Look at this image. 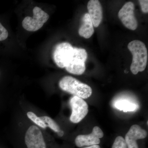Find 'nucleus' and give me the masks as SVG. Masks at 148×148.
I'll use <instances>...</instances> for the list:
<instances>
[{
    "instance_id": "f257e3e1",
    "label": "nucleus",
    "mask_w": 148,
    "mask_h": 148,
    "mask_svg": "<svg viewBox=\"0 0 148 148\" xmlns=\"http://www.w3.org/2000/svg\"><path fill=\"white\" fill-rule=\"evenodd\" d=\"M127 48L132 55L130 71L134 75L143 72L146 69L148 61V52L145 45L141 41L135 40L130 42Z\"/></svg>"
},
{
    "instance_id": "f03ea898",
    "label": "nucleus",
    "mask_w": 148,
    "mask_h": 148,
    "mask_svg": "<svg viewBox=\"0 0 148 148\" xmlns=\"http://www.w3.org/2000/svg\"><path fill=\"white\" fill-rule=\"evenodd\" d=\"M60 88L64 91L82 99H87L92 93L91 88L70 76L63 77L59 82Z\"/></svg>"
},
{
    "instance_id": "7ed1b4c3",
    "label": "nucleus",
    "mask_w": 148,
    "mask_h": 148,
    "mask_svg": "<svg viewBox=\"0 0 148 148\" xmlns=\"http://www.w3.org/2000/svg\"><path fill=\"white\" fill-rule=\"evenodd\" d=\"M87 56L84 49L74 47L73 56L65 68L67 71L74 75H82L85 71V62Z\"/></svg>"
},
{
    "instance_id": "20e7f679",
    "label": "nucleus",
    "mask_w": 148,
    "mask_h": 148,
    "mask_svg": "<svg viewBox=\"0 0 148 148\" xmlns=\"http://www.w3.org/2000/svg\"><path fill=\"white\" fill-rule=\"evenodd\" d=\"M34 16H27L22 22V27L29 32H36L41 29L49 18V16L38 7L33 9Z\"/></svg>"
},
{
    "instance_id": "39448f33",
    "label": "nucleus",
    "mask_w": 148,
    "mask_h": 148,
    "mask_svg": "<svg viewBox=\"0 0 148 148\" xmlns=\"http://www.w3.org/2000/svg\"><path fill=\"white\" fill-rule=\"evenodd\" d=\"M74 47L69 42L58 44L54 48L53 56L54 62L60 68H65L71 58Z\"/></svg>"
},
{
    "instance_id": "423d86ee",
    "label": "nucleus",
    "mask_w": 148,
    "mask_h": 148,
    "mask_svg": "<svg viewBox=\"0 0 148 148\" xmlns=\"http://www.w3.org/2000/svg\"><path fill=\"white\" fill-rule=\"evenodd\" d=\"M72 109L70 121L73 123H78L87 115L88 112V105L82 98L73 96L70 100Z\"/></svg>"
},
{
    "instance_id": "0eeeda50",
    "label": "nucleus",
    "mask_w": 148,
    "mask_h": 148,
    "mask_svg": "<svg viewBox=\"0 0 148 148\" xmlns=\"http://www.w3.org/2000/svg\"><path fill=\"white\" fill-rule=\"evenodd\" d=\"M24 140L27 148H46L42 132L36 125H32L28 128Z\"/></svg>"
},
{
    "instance_id": "6e6552de",
    "label": "nucleus",
    "mask_w": 148,
    "mask_h": 148,
    "mask_svg": "<svg viewBox=\"0 0 148 148\" xmlns=\"http://www.w3.org/2000/svg\"><path fill=\"white\" fill-rule=\"evenodd\" d=\"M134 5L132 2L125 3L118 13V16L123 25L130 30L134 31L138 26V21L134 15Z\"/></svg>"
},
{
    "instance_id": "1a4fd4ad",
    "label": "nucleus",
    "mask_w": 148,
    "mask_h": 148,
    "mask_svg": "<svg viewBox=\"0 0 148 148\" xmlns=\"http://www.w3.org/2000/svg\"><path fill=\"white\" fill-rule=\"evenodd\" d=\"M104 136V133L98 126H95L92 132L88 135H80L77 136L75 144L78 147L98 145L101 143L100 139Z\"/></svg>"
},
{
    "instance_id": "9d476101",
    "label": "nucleus",
    "mask_w": 148,
    "mask_h": 148,
    "mask_svg": "<svg viewBox=\"0 0 148 148\" xmlns=\"http://www.w3.org/2000/svg\"><path fill=\"white\" fill-rule=\"evenodd\" d=\"M147 132L138 125H132L125 136V142L127 148H139L137 140L145 139Z\"/></svg>"
},
{
    "instance_id": "9b49d317",
    "label": "nucleus",
    "mask_w": 148,
    "mask_h": 148,
    "mask_svg": "<svg viewBox=\"0 0 148 148\" xmlns=\"http://www.w3.org/2000/svg\"><path fill=\"white\" fill-rule=\"evenodd\" d=\"M87 9L93 26L98 27L103 17V9L100 2L98 0H90L88 3Z\"/></svg>"
},
{
    "instance_id": "f8f14e48",
    "label": "nucleus",
    "mask_w": 148,
    "mask_h": 148,
    "mask_svg": "<svg viewBox=\"0 0 148 148\" xmlns=\"http://www.w3.org/2000/svg\"><path fill=\"white\" fill-rule=\"evenodd\" d=\"M94 32L93 24L89 14L86 13L83 16L82 24L79 30V34L81 36L88 39L92 36Z\"/></svg>"
},
{
    "instance_id": "ddd939ff",
    "label": "nucleus",
    "mask_w": 148,
    "mask_h": 148,
    "mask_svg": "<svg viewBox=\"0 0 148 148\" xmlns=\"http://www.w3.org/2000/svg\"><path fill=\"white\" fill-rule=\"evenodd\" d=\"M114 107L118 110L123 111L125 112H133L136 110L138 108V105L126 99L116 101L114 104Z\"/></svg>"
},
{
    "instance_id": "4468645a",
    "label": "nucleus",
    "mask_w": 148,
    "mask_h": 148,
    "mask_svg": "<svg viewBox=\"0 0 148 148\" xmlns=\"http://www.w3.org/2000/svg\"><path fill=\"white\" fill-rule=\"evenodd\" d=\"M40 118L46 124L47 127H49L54 132L58 133V132L61 131V129L58 125L50 117L43 116L40 117Z\"/></svg>"
},
{
    "instance_id": "2eb2a0df",
    "label": "nucleus",
    "mask_w": 148,
    "mask_h": 148,
    "mask_svg": "<svg viewBox=\"0 0 148 148\" xmlns=\"http://www.w3.org/2000/svg\"><path fill=\"white\" fill-rule=\"evenodd\" d=\"M27 116L29 119L31 120L35 124H36L38 126L42 127V128H46L47 127L46 124L40 118L37 116L36 115L32 112H27Z\"/></svg>"
},
{
    "instance_id": "dca6fc26",
    "label": "nucleus",
    "mask_w": 148,
    "mask_h": 148,
    "mask_svg": "<svg viewBox=\"0 0 148 148\" xmlns=\"http://www.w3.org/2000/svg\"><path fill=\"white\" fill-rule=\"evenodd\" d=\"M112 148H127L124 138L121 136L117 137L114 141Z\"/></svg>"
},
{
    "instance_id": "f3484780",
    "label": "nucleus",
    "mask_w": 148,
    "mask_h": 148,
    "mask_svg": "<svg viewBox=\"0 0 148 148\" xmlns=\"http://www.w3.org/2000/svg\"><path fill=\"white\" fill-rule=\"evenodd\" d=\"M139 2L141 6V9L144 13L148 12V1L147 0H140Z\"/></svg>"
},
{
    "instance_id": "a211bd4d",
    "label": "nucleus",
    "mask_w": 148,
    "mask_h": 148,
    "mask_svg": "<svg viewBox=\"0 0 148 148\" xmlns=\"http://www.w3.org/2000/svg\"><path fill=\"white\" fill-rule=\"evenodd\" d=\"M83 148H101L99 145H93L88 146V147H85Z\"/></svg>"
},
{
    "instance_id": "6ab92c4d",
    "label": "nucleus",
    "mask_w": 148,
    "mask_h": 148,
    "mask_svg": "<svg viewBox=\"0 0 148 148\" xmlns=\"http://www.w3.org/2000/svg\"><path fill=\"white\" fill-rule=\"evenodd\" d=\"M58 135H59V136H60V137H62V136H63V135H64V132H63V131H60V132H58Z\"/></svg>"
},
{
    "instance_id": "aec40b11",
    "label": "nucleus",
    "mask_w": 148,
    "mask_h": 148,
    "mask_svg": "<svg viewBox=\"0 0 148 148\" xmlns=\"http://www.w3.org/2000/svg\"><path fill=\"white\" fill-rule=\"evenodd\" d=\"M1 70H0V77H1Z\"/></svg>"
}]
</instances>
